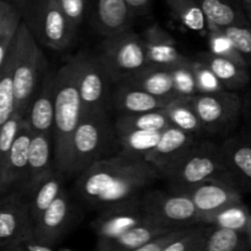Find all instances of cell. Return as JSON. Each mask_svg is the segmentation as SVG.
I'll use <instances>...</instances> for the list:
<instances>
[{
    "label": "cell",
    "mask_w": 251,
    "mask_h": 251,
    "mask_svg": "<svg viewBox=\"0 0 251 251\" xmlns=\"http://www.w3.org/2000/svg\"><path fill=\"white\" fill-rule=\"evenodd\" d=\"M24 118L15 113L1 127H0V194L9 190L7 176H9V158L12 144L16 137L17 130Z\"/></svg>",
    "instance_id": "obj_35"
},
{
    "label": "cell",
    "mask_w": 251,
    "mask_h": 251,
    "mask_svg": "<svg viewBox=\"0 0 251 251\" xmlns=\"http://www.w3.org/2000/svg\"><path fill=\"white\" fill-rule=\"evenodd\" d=\"M245 234H247L248 239H249L250 247H251V217L249 220V223H248V227H247V230H245Z\"/></svg>",
    "instance_id": "obj_47"
},
{
    "label": "cell",
    "mask_w": 251,
    "mask_h": 251,
    "mask_svg": "<svg viewBox=\"0 0 251 251\" xmlns=\"http://www.w3.org/2000/svg\"><path fill=\"white\" fill-rule=\"evenodd\" d=\"M113 136H115L114 124H110L107 110L82 115L73 140L70 176L80 174L103 158Z\"/></svg>",
    "instance_id": "obj_6"
},
{
    "label": "cell",
    "mask_w": 251,
    "mask_h": 251,
    "mask_svg": "<svg viewBox=\"0 0 251 251\" xmlns=\"http://www.w3.org/2000/svg\"><path fill=\"white\" fill-rule=\"evenodd\" d=\"M129 6L130 11L134 15H140L146 12L150 9V5H151V0H125Z\"/></svg>",
    "instance_id": "obj_45"
},
{
    "label": "cell",
    "mask_w": 251,
    "mask_h": 251,
    "mask_svg": "<svg viewBox=\"0 0 251 251\" xmlns=\"http://www.w3.org/2000/svg\"><path fill=\"white\" fill-rule=\"evenodd\" d=\"M158 178V171L146 159L120 152L87 167L78 174L75 186L86 205L105 208L140 195Z\"/></svg>",
    "instance_id": "obj_1"
},
{
    "label": "cell",
    "mask_w": 251,
    "mask_h": 251,
    "mask_svg": "<svg viewBox=\"0 0 251 251\" xmlns=\"http://www.w3.org/2000/svg\"><path fill=\"white\" fill-rule=\"evenodd\" d=\"M14 55L15 113L26 118L29 104L46 75L47 63L27 24L21 22L11 47Z\"/></svg>",
    "instance_id": "obj_3"
},
{
    "label": "cell",
    "mask_w": 251,
    "mask_h": 251,
    "mask_svg": "<svg viewBox=\"0 0 251 251\" xmlns=\"http://www.w3.org/2000/svg\"><path fill=\"white\" fill-rule=\"evenodd\" d=\"M119 83L140 88V90H144L152 95L162 96V97L181 98L174 87L171 69L149 66Z\"/></svg>",
    "instance_id": "obj_25"
},
{
    "label": "cell",
    "mask_w": 251,
    "mask_h": 251,
    "mask_svg": "<svg viewBox=\"0 0 251 251\" xmlns=\"http://www.w3.org/2000/svg\"><path fill=\"white\" fill-rule=\"evenodd\" d=\"M164 110L173 126L179 127L195 136L203 134L202 125L191 104L190 98H176L169 103Z\"/></svg>",
    "instance_id": "obj_32"
},
{
    "label": "cell",
    "mask_w": 251,
    "mask_h": 251,
    "mask_svg": "<svg viewBox=\"0 0 251 251\" xmlns=\"http://www.w3.org/2000/svg\"><path fill=\"white\" fill-rule=\"evenodd\" d=\"M115 130V137L122 149V153L134 157L146 158L147 154L157 146L163 131L159 130H136V129H118Z\"/></svg>",
    "instance_id": "obj_27"
},
{
    "label": "cell",
    "mask_w": 251,
    "mask_h": 251,
    "mask_svg": "<svg viewBox=\"0 0 251 251\" xmlns=\"http://www.w3.org/2000/svg\"><path fill=\"white\" fill-rule=\"evenodd\" d=\"M28 26L37 41L59 51L71 46L77 29L63 11L58 0H42Z\"/></svg>",
    "instance_id": "obj_9"
},
{
    "label": "cell",
    "mask_w": 251,
    "mask_h": 251,
    "mask_svg": "<svg viewBox=\"0 0 251 251\" xmlns=\"http://www.w3.org/2000/svg\"><path fill=\"white\" fill-rule=\"evenodd\" d=\"M21 24L19 11L10 2L0 0V69L6 61Z\"/></svg>",
    "instance_id": "obj_34"
},
{
    "label": "cell",
    "mask_w": 251,
    "mask_h": 251,
    "mask_svg": "<svg viewBox=\"0 0 251 251\" xmlns=\"http://www.w3.org/2000/svg\"><path fill=\"white\" fill-rule=\"evenodd\" d=\"M98 58L110 81L117 83L151 66L144 38L129 28L105 37Z\"/></svg>",
    "instance_id": "obj_5"
},
{
    "label": "cell",
    "mask_w": 251,
    "mask_h": 251,
    "mask_svg": "<svg viewBox=\"0 0 251 251\" xmlns=\"http://www.w3.org/2000/svg\"><path fill=\"white\" fill-rule=\"evenodd\" d=\"M172 126V123L164 108L134 114H120L115 120L114 127L136 130H163Z\"/></svg>",
    "instance_id": "obj_31"
},
{
    "label": "cell",
    "mask_w": 251,
    "mask_h": 251,
    "mask_svg": "<svg viewBox=\"0 0 251 251\" xmlns=\"http://www.w3.org/2000/svg\"><path fill=\"white\" fill-rule=\"evenodd\" d=\"M243 7H244V11L247 14L248 19H249L251 24V0H242Z\"/></svg>",
    "instance_id": "obj_46"
},
{
    "label": "cell",
    "mask_w": 251,
    "mask_h": 251,
    "mask_svg": "<svg viewBox=\"0 0 251 251\" xmlns=\"http://www.w3.org/2000/svg\"><path fill=\"white\" fill-rule=\"evenodd\" d=\"M141 195L102 208L100 215L92 222L97 239H113L146 221L141 203Z\"/></svg>",
    "instance_id": "obj_12"
},
{
    "label": "cell",
    "mask_w": 251,
    "mask_h": 251,
    "mask_svg": "<svg viewBox=\"0 0 251 251\" xmlns=\"http://www.w3.org/2000/svg\"><path fill=\"white\" fill-rule=\"evenodd\" d=\"M73 217V207L68 193L61 190L58 198L34 223V235L37 239L55 248L66 233Z\"/></svg>",
    "instance_id": "obj_17"
},
{
    "label": "cell",
    "mask_w": 251,
    "mask_h": 251,
    "mask_svg": "<svg viewBox=\"0 0 251 251\" xmlns=\"http://www.w3.org/2000/svg\"><path fill=\"white\" fill-rule=\"evenodd\" d=\"M169 10L184 27L202 36L208 33V20L196 0H167Z\"/></svg>",
    "instance_id": "obj_29"
},
{
    "label": "cell",
    "mask_w": 251,
    "mask_h": 251,
    "mask_svg": "<svg viewBox=\"0 0 251 251\" xmlns=\"http://www.w3.org/2000/svg\"><path fill=\"white\" fill-rule=\"evenodd\" d=\"M221 151L242 193H251V127L228 137Z\"/></svg>",
    "instance_id": "obj_15"
},
{
    "label": "cell",
    "mask_w": 251,
    "mask_h": 251,
    "mask_svg": "<svg viewBox=\"0 0 251 251\" xmlns=\"http://www.w3.org/2000/svg\"><path fill=\"white\" fill-rule=\"evenodd\" d=\"M164 179L173 191H183L208 180L229 181L235 185L221 147L213 142L199 140L183 161Z\"/></svg>",
    "instance_id": "obj_4"
},
{
    "label": "cell",
    "mask_w": 251,
    "mask_h": 251,
    "mask_svg": "<svg viewBox=\"0 0 251 251\" xmlns=\"http://www.w3.org/2000/svg\"><path fill=\"white\" fill-rule=\"evenodd\" d=\"M88 1L90 0H58L63 11L76 27L80 26L85 19L88 11Z\"/></svg>",
    "instance_id": "obj_42"
},
{
    "label": "cell",
    "mask_w": 251,
    "mask_h": 251,
    "mask_svg": "<svg viewBox=\"0 0 251 251\" xmlns=\"http://www.w3.org/2000/svg\"><path fill=\"white\" fill-rule=\"evenodd\" d=\"M179 193L186 194L193 200L201 217L243 201L242 191L234 184L223 180L203 181Z\"/></svg>",
    "instance_id": "obj_14"
},
{
    "label": "cell",
    "mask_w": 251,
    "mask_h": 251,
    "mask_svg": "<svg viewBox=\"0 0 251 251\" xmlns=\"http://www.w3.org/2000/svg\"><path fill=\"white\" fill-rule=\"evenodd\" d=\"M82 118V104L74 58L55 71L54 110V166L64 178L70 176L73 140Z\"/></svg>",
    "instance_id": "obj_2"
},
{
    "label": "cell",
    "mask_w": 251,
    "mask_h": 251,
    "mask_svg": "<svg viewBox=\"0 0 251 251\" xmlns=\"http://www.w3.org/2000/svg\"><path fill=\"white\" fill-rule=\"evenodd\" d=\"M191 69L195 75L196 85H198L199 92L200 93H212V92H220V91L226 90L225 86L222 85L217 76L215 75L210 66L206 65L199 59H193V64H191Z\"/></svg>",
    "instance_id": "obj_40"
},
{
    "label": "cell",
    "mask_w": 251,
    "mask_h": 251,
    "mask_svg": "<svg viewBox=\"0 0 251 251\" xmlns=\"http://www.w3.org/2000/svg\"><path fill=\"white\" fill-rule=\"evenodd\" d=\"M208 22L220 27L251 25L242 0H196Z\"/></svg>",
    "instance_id": "obj_26"
},
{
    "label": "cell",
    "mask_w": 251,
    "mask_h": 251,
    "mask_svg": "<svg viewBox=\"0 0 251 251\" xmlns=\"http://www.w3.org/2000/svg\"><path fill=\"white\" fill-rule=\"evenodd\" d=\"M32 140V129L26 118H24L17 130L16 137L12 144L11 152L9 158V176H7V184L9 189L12 186L24 188L27 179V171H28V153L29 145Z\"/></svg>",
    "instance_id": "obj_23"
},
{
    "label": "cell",
    "mask_w": 251,
    "mask_h": 251,
    "mask_svg": "<svg viewBox=\"0 0 251 251\" xmlns=\"http://www.w3.org/2000/svg\"><path fill=\"white\" fill-rule=\"evenodd\" d=\"M196 59L210 66L226 90H238L245 87L249 83L250 73L248 66L239 65L235 61L216 55L210 50L199 53Z\"/></svg>",
    "instance_id": "obj_24"
},
{
    "label": "cell",
    "mask_w": 251,
    "mask_h": 251,
    "mask_svg": "<svg viewBox=\"0 0 251 251\" xmlns=\"http://www.w3.org/2000/svg\"><path fill=\"white\" fill-rule=\"evenodd\" d=\"M222 29L251 68V25H235Z\"/></svg>",
    "instance_id": "obj_41"
},
{
    "label": "cell",
    "mask_w": 251,
    "mask_h": 251,
    "mask_svg": "<svg viewBox=\"0 0 251 251\" xmlns=\"http://www.w3.org/2000/svg\"><path fill=\"white\" fill-rule=\"evenodd\" d=\"M88 11L95 28L104 37L127 29L134 17L125 0H90Z\"/></svg>",
    "instance_id": "obj_19"
},
{
    "label": "cell",
    "mask_w": 251,
    "mask_h": 251,
    "mask_svg": "<svg viewBox=\"0 0 251 251\" xmlns=\"http://www.w3.org/2000/svg\"><path fill=\"white\" fill-rule=\"evenodd\" d=\"M141 203L147 217L167 227H190L201 223L200 211L184 193L145 191L141 195Z\"/></svg>",
    "instance_id": "obj_7"
},
{
    "label": "cell",
    "mask_w": 251,
    "mask_h": 251,
    "mask_svg": "<svg viewBox=\"0 0 251 251\" xmlns=\"http://www.w3.org/2000/svg\"><path fill=\"white\" fill-rule=\"evenodd\" d=\"M188 228L189 227H181L169 230V232L154 238L153 240H151V242L147 243L146 245L140 248L139 251H166L167 248H168L169 245L173 244L181 234H184V232H185Z\"/></svg>",
    "instance_id": "obj_43"
},
{
    "label": "cell",
    "mask_w": 251,
    "mask_h": 251,
    "mask_svg": "<svg viewBox=\"0 0 251 251\" xmlns=\"http://www.w3.org/2000/svg\"><path fill=\"white\" fill-rule=\"evenodd\" d=\"M64 176L56 171L49 176H47L38 186L33 190L28 198L29 201V211H31V217L33 221V225L38 221V218L43 215L44 211L51 205L54 200L58 198L59 194L63 190Z\"/></svg>",
    "instance_id": "obj_28"
},
{
    "label": "cell",
    "mask_w": 251,
    "mask_h": 251,
    "mask_svg": "<svg viewBox=\"0 0 251 251\" xmlns=\"http://www.w3.org/2000/svg\"><path fill=\"white\" fill-rule=\"evenodd\" d=\"M196 142L195 135L172 125L164 130L157 146L145 159L158 171L161 178H164L183 161Z\"/></svg>",
    "instance_id": "obj_13"
},
{
    "label": "cell",
    "mask_w": 251,
    "mask_h": 251,
    "mask_svg": "<svg viewBox=\"0 0 251 251\" xmlns=\"http://www.w3.org/2000/svg\"><path fill=\"white\" fill-rule=\"evenodd\" d=\"M54 247L46 244L37 239L34 233L26 235L21 239L16 240L15 243L10 244L5 250H15V251H51Z\"/></svg>",
    "instance_id": "obj_44"
},
{
    "label": "cell",
    "mask_w": 251,
    "mask_h": 251,
    "mask_svg": "<svg viewBox=\"0 0 251 251\" xmlns=\"http://www.w3.org/2000/svg\"><path fill=\"white\" fill-rule=\"evenodd\" d=\"M247 249H251V247L245 233L211 226L203 251H242Z\"/></svg>",
    "instance_id": "obj_33"
},
{
    "label": "cell",
    "mask_w": 251,
    "mask_h": 251,
    "mask_svg": "<svg viewBox=\"0 0 251 251\" xmlns=\"http://www.w3.org/2000/svg\"><path fill=\"white\" fill-rule=\"evenodd\" d=\"M176 228L167 227L154 222L151 218L135 226L134 228L113 239H97V250L100 251H139L154 238Z\"/></svg>",
    "instance_id": "obj_21"
},
{
    "label": "cell",
    "mask_w": 251,
    "mask_h": 251,
    "mask_svg": "<svg viewBox=\"0 0 251 251\" xmlns=\"http://www.w3.org/2000/svg\"><path fill=\"white\" fill-rule=\"evenodd\" d=\"M210 225L191 226L166 251H203Z\"/></svg>",
    "instance_id": "obj_38"
},
{
    "label": "cell",
    "mask_w": 251,
    "mask_h": 251,
    "mask_svg": "<svg viewBox=\"0 0 251 251\" xmlns=\"http://www.w3.org/2000/svg\"><path fill=\"white\" fill-rule=\"evenodd\" d=\"M251 213L244 202H238L228 207L222 208L217 212L205 215L201 217V225L217 226V227L229 228L245 233Z\"/></svg>",
    "instance_id": "obj_30"
},
{
    "label": "cell",
    "mask_w": 251,
    "mask_h": 251,
    "mask_svg": "<svg viewBox=\"0 0 251 251\" xmlns=\"http://www.w3.org/2000/svg\"><path fill=\"white\" fill-rule=\"evenodd\" d=\"M150 65L156 68L173 69L184 64H190L193 59L181 54L171 34L154 24L146 29L144 36Z\"/></svg>",
    "instance_id": "obj_18"
},
{
    "label": "cell",
    "mask_w": 251,
    "mask_h": 251,
    "mask_svg": "<svg viewBox=\"0 0 251 251\" xmlns=\"http://www.w3.org/2000/svg\"><path fill=\"white\" fill-rule=\"evenodd\" d=\"M15 114L14 55L12 50L0 69V127Z\"/></svg>",
    "instance_id": "obj_36"
},
{
    "label": "cell",
    "mask_w": 251,
    "mask_h": 251,
    "mask_svg": "<svg viewBox=\"0 0 251 251\" xmlns=\"http://www.w3.org/2000/svg\"><path fill=\"white\" fill-rule=\"evenodd\" d=\"M207 39H208V46H210V51H212L216 55L223 56V58H227L229 60L235 61L239 65L248 66V63L245 61V59L243 58L242 54L238 51V49L235 48L233 42L228 38L227 34L223 32L222 27L216 26V25L208 22V33H207Z\"/></svg>",
    "instance_id": "obj_37"
},
{
    "label": "cell",
    "mask_w": 251,
    "mask_h": 251,
    "mask_svg": "<svg viewBox=\"0 0 251 251\" xmlns=\"http://www.w3.org/2000/svg\"><path fill=\"white\" fill-rule=\"evenodd\" d=\"M191 64H193V60L190 64H184V65L171 69L174 87L181 98H191L200 93L196 85L195 75L191 69Z\"/></svg>",
    "instance_id": "obj_39"
},
{
    "label": "cell",
    "mask_w": 251,
    "mask_h": 251,
    "mask_svg": "<svg viewBox=\"0 0 251 251\" xmlns=\"http://www.w3.org/2000/svg\"><path fill=\"white\" fill-rule=\"evenodd\" d=\"M82 115L107 110L110 78L98 55L81 53L74 56Z\"/></svg>",
    "instance_id": "obj_10"
},
{
    "label": "cell",
    "mask_w": 251,
    "mask_h": 251,
    "mask_svg": "<svg viewBox=\"0 0 251 251\" xmlns=\"http://www.w3.org/2000/svg\"><path fill=\"white\" fill-rule=\"evenodd\" d=\"M55 171L54 166V140L53 135L32 131V140L28 153V171L24 188L27 196Z\"/></svg>",
    "instance_id": "obj_16"
},
{
    "label": "cell",
    "mask_w": 251,
    "mask_h": 251,
    "mask_svg": "<svg viewBox=\"0 0 251 251\" xmlns=\"http://www.w3.org/2000/svg\"><path fill=\"white\" fill-rule=\"evenodd\" d=\"M118 88L112 95V102L115 109L120 114H134V113H144L150 110H156L166 108L169 103L176 98L162 97V96L152 95L140 88L118 83Z\"/></svg>",
    "instance_id": "obj_22"
},
{
    "label": "cell",
    "mask_w": 251,
    "mask_h": 251,
    "mask_svg": "<svg viewBox=\"0 0 251 251\" xmlns=\"http://www.w3.org/2000/svg\"><path fill=\"white\" fill-rule=\"evenodd\" d=\"M34 233L29 201L22 190H15L0 201V249Z\"/></svg>",
    "instance_id": "obj_11"
},
{
    "label": "cell",
    "mask_w": 251,
    "mask_h": 251,
    "mask_svg": "<svg viewBox=\"0 0 251 251\" xmlns=\"http://www.w3.org/2000/svg\"><path fill=\"white\" fill-rule=\"evenodd\" d=\"M191 104L200 119L203 132L217 135L229 131L239 120L243 100L229 90L220 92L199 93L190 98Z\"/></svg>",
    "instance_id": "obj_8"
},
{
    "label": "cell",
    "mask_w": 251,
    "mask_h": 251,
    "mask_svg": "<svg viewBox=\"0 0 251 251\" xmlns=\"http://www.w3.org/2000/svg\"><path fill=\"white\" fill-rule=\"evenodd\" d=\"M55 110V73H46L34 95L26 119L33 132L53 135Z\"/></svg>",
    "instance_id": "obj_20"
}]
</instances>
